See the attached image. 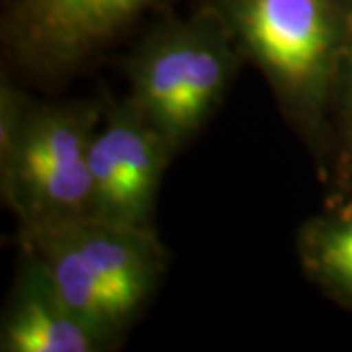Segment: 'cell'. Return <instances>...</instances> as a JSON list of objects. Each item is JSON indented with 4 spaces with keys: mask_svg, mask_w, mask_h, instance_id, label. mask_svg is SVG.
Returning <instances> with one entry per match:
<instances>
[{
    "mask_svg": "<svg viewBox=\"0 0 352 352\" xmlns=\"http://www.w3.org/2000/svg\"><path fill=\"white\" fill-rule=\"evenodd\" d=\"M28 261L65 305L112 339L139 314L163 270L151 229L80 217L24 227Z\"/></svg>",
    "mask_w": 352,
    "mask_h": 352,
    "instance_id": "cell-1",
    "label": "cell"
},
{
    "mask_svg": "<svg viewBox=\"0 0 352 352\" xmlns=\"http://www.w3.org/2000/svg\"><path fill=\"white\" fill-rule=\"evenodd\" d=\"M233 22L289 108L319 122L333 100L352 0H235Z\"/></svg>",
    "mask_w": 352,
    "mask_h": 352,
    "instance_id": "cell-2",
    "label": "cell"
},
{
    "mask_svg": "<svg viewBox=\"0 0 352 352\" xmlns=\"http://www.w3.org/2000/svg\"><path fill=\"white\" fill-rule=\"evenodd\" d=\"M96 113L85 106H51L22 113L0 145L2 188L24 227L90 215V143Z\"/></svg>",
    "mask_w": 352,
    "mask_h": 352,
    "instance_id": "cell-3",
    "label": "cell"
},
{
    "mask_svg": "<svg viewBox=\"0 0 352 352\" xmlns=\"http://www.w3.org/2000/svg\"><path fill=\"white\" fill-rule=\"evenodd\" d=\"M233 71V55L214 25L176 28L135 61L131 102L176 151L210 118Z\"/></svg>",
    "mask_w": 352,
    "mask_h": 352,
    "instance_id": "cell-4",
    "label": "cell"
},
{
    "mask_svg": "<svg viewBox=\"0 0 352 352\" xmlns=\"http://www.w3.org/2000/svg\"><path fill=\"white\" fill-rule=\"evenodd\" d=\"M170 153L133 102L118 106L90 143V215L151 229L155 196Z\"/></svg>",
    "mask_w": 352,
    "mask_h": 352,
    "instance_id": "cell-5",
    "label": "cell"
},
{
    "mask_svg": "<svg viewBox=\"0 0 352 352\" xmlns=\"http://www.w3.org/2000/svg\"><path fill=\"white\" fill-rule=\"evenodd\" d=\"M151 0H22L14 50L41 73L69 71L113 38Z\"/></svg>",
    "mask_w": 352,
    "mask_h": 352,
    "instance_id": "cell-6",
    "label": "cell"
},
{
    "mask_svg": "<svg viewBox=\"0 0 352 352\" xmlns=\"http://www.w3.org/2000/svg\"><path fill=\"white\" fill-rule=\"evenodd\" d=\"M108 340L65 305L36 264L25 263L2 323V351L92 352Z\"/></svg>",
    "mask_w": 352,
    "mask_h": 352,
    "instance_id": "cell-7",
    "label": "cell"
},
{
    "mask_svg": "<svg viewBox=\"0 0 352 352\" xmlns=\"http://www.w3.org/2000/svg\"><path fill=\"white\" fill-rule=\"evenodd\" d=\"M302 252L309 274L352 307V196L335 214L307 227Z\"/></svg>",
    "mask_w": 352,
    "mask_h": 352,
    "instance_id": "cell-8",
    "label": "cell"
},
{
    "mask_svg": "<svg viewBox=\"0 0 352 352\" xmlns=\"http://www.w3.org/2000/svg\"><path fill=\"white\" fill-rule=\"evenodd\" d=\"M331 108L337 124V192L339 198L352 196V22L342 50Z\"/></svg>",
    "mask_w": 352,
    "mask_h": 352,
    "instance_id": "cell-9",
    "label": "cell"
}]
</instances>
